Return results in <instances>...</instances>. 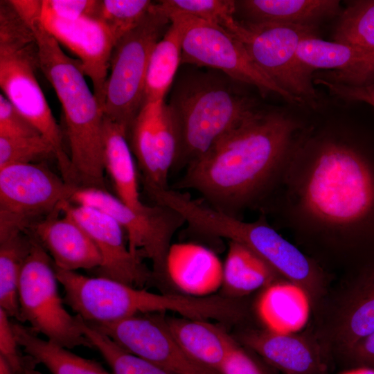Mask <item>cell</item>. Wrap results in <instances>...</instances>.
Instances as JSON below:
<instances>
[{
  "label": "cell",
  "mask_w": 374,
  "mask_h": 374,
  "mask_svg": "<svg viewBox=\"0 0 374 374\" xmlns=\"http://www.w3.org/2000/svg\"><path fill=\"white\" fill-rule=\"evenodd\" d=\"M127 139L146 192L169 188L168 177L181 145L179 124L169 104L165 100L144 103Z\"/></svg>",
  "instance_id": "cell-14"
},
{
  "label": "cell",
  "mask_w": 374,
  "mask_h": 374,
  "mask_svg": "<svg viewBox=\"0 0 374 374\" xmlns=\"http://www.w3.org/2000/svg\"><path fill=\"white\" fill-rule=\"evenodd\" d=\"M220 374H262L254 361L237 345L224 362Z\"/></svg>",
  "instance_id": "cell-40"
},
{
  "label": "cell",
  "mask_w": 374,
  "mask_h": 374,
  "mask_svg": "<svg viewBox=\"0 0 374 374\" xmlns=\"http://www.w3.org/2000/svg\"><path fill=\"white\" fill-rule=\"evenodd\" d=\"M176 342L191 359L220 373L221 367L231 350L238 345L221 327L209 320L165 317Z\"/></svg>",
  "instance_id": "cell-22"
},
{
  "label": "cell",
  "mask_w": 374,
  "mask_h": 374,
  "mask_svg": "<svg viewBox=\"0 0 374 374\" xmlns=\"http://www.w3.org/2000/svg\"><path fill=\"white\" fill-rule=\"evenodd\" d=\"M238 39L256 65L276 84L294 97L314 103L312 74L299 63L301 41L315 34V26L252 24L234 19L224 28Z\"/></svg>",
  "instance_id": "cell-10"
},
{
  "label": "cell",
  "mask_w": 374,
  "mask_h": 374,
  "mask_svg": "<svg viewBox=\"0 0 374 374\" xmlns=\"http://www.w3.org/2000/svg\"><path fill=\"white\" fill-rule=\"evenodd\" d=\"M153 3L149 0L98 1L95 17L105 23L118 40L141 20Z\"/></svg>",
  "instance_id": "cell-34"
},
{
  "label": "cell",
  "mask_w": 374,
  "mask_h": 374,
  "mask_svg": "<svg viewBox=\"0 0 374 374\" xmlns=\"http://www.w3.org/2000/svg\"><path fill=\"white\" fill-rule=\"evenodd\" d=\"M297 57L309 73L330 70L317 78L353 86L374 82V53L319 38L316 34L300 42Z\"/></svg>",
  "instance_id": "cell-19"
},
{
  "label": "cell",
  "mask_w": 374,
  "mask_h": 374,
  "mask_svg": "<svg viewBox=\"0 0 374 374\" xmlns=\"http://www.w3.org/2000/svg\"><path fill=\"white\" fill-rule=\"evenodd\" d=\"M345 353L357 366L374 370V333L357 342Z\"/></svg>",
  "instance_id": "cell-41"
},
{
  "label": "cell",
  "mask_w": 374,
  "mask_h": 374,
  "mask_svg": "<svg viewBox=\"0 0 374 374\" xmlns=\"http://www.w3.org/2000/svg\"><path fill=\"white\" fill-rule=\"evenodd\" d=\"M57 282L51 258L32 235L19 277L18 322L28 323L34 332L66 348H93L81 329L79 317L64 308Z\"/></svg>",
  "instance_id": "cell-9"
},
{
  "label": "cell",
  "mask_w": 374,
  "mask_h": 374,
  "mask_svg": "<svg viewBox=\"0 0 374 374\" xmlns=\"http://www.w3.org/2000/svg\"><path fill=\"white\" fill-rule=\"evenodd\" d=\"M181 62V34L170 22L163 37L155 44L148 64L144 103L164 100Z\"/></svg>",
  "instance_id": "cell-29"
},
{
  "label": "cell",
  "mask_w": 374,
  "mask_h": 374,
  "mask_svg": "<svg viewBox=\"0 0 374 374\" xmlns=\"http://www.w3.org/2000/svg\"><path fill=\"white\" fill-rule=\"evenodd\" d=\"M339 12L336 0H240L235 1L234 16L252 24L315 26Z\"/></svg>",
  "instance_id": "cell-23"
},
{
  "label": "cell",
  "mask_w": 374,
  "mask_h": 374,
  "mask_svg": "<svg viewBox=\"0 0 374 374\" xmlns=\"http://www.w3.org/2000/svg\"><path fill=\"white\" fill-rule=\"evenodd\" d=\"M103 145L105 170L109 173L116 197L130 208L146 207L140 199L138 170L130 148L127 132L104 116Z\"/></svg>",
  "instance_id": "cell-25"
},
{
  "label": "cell",
  "mask_w": 374,
  "mask_h": 374,
  "mask_svg": "<svg viewBox=\"0 0 374 374\" xmlns=\"http://www.w3.org/2000/svg\"><path fill=\"white\" fill-rule=\"evenodd\" d=\"M88 324L128 353L179 374H197L206 368L181 349L163 313L139 314L115 321Z\"/></svg>",
  "instance_id": "cell-15"
},
{
  "label": "cell",
  "mask_w": 374,
  "mask_h": 374,
  "mask_svg": "<svg viewBox=\"0 0 374 374\" xmlns=\"http://www.w3.org/2000/svg\"><path fill=\"white\" fill-rule=\"evenodd\" d=\"M98 3L91 0H44L42 12L65 20L95 17Z\"/></svg>",
  "instance_id": "cell-38"
},
{
  "label": "cell",
  "mask_w": 374,
  "mask_h": 374,
  "mask_svg": "<svg viewBox=\"0 0 374 374\" xmlns=\"http://www.w3.org/2000/svg\"><path fill=\"white\" fill-rule=\"evenodd\" d=\"M309 296L302 287L289 280L265 287L256 308L266 330L292 334L303 328L310 314Z\"/></svg>",
  "instance_id": "cell-24"
},
{
  "label": "cell",
  "mask_w": 374,
  "mask_h": 374,
  "mask_svg": "<svg viewBox=\"0 0 374 374\" xmlns=\"http://www.w3.org/2000/svg\"><path fill=\"white\" fill-rule=\"evenodd\" d=\"M78 187L66 182L44 163L0 169V241L26 231L65 201Z\"/></svg>",
  "instance_id": "cell-11"
},
{
  "label": "cell",
  "mask_w": 374,
  "mask_h": 374,
  "mask_svg": "<svg viewBox=\"0 0 374 374\" xmlns=\"http://www.w3.org/2000/svg\"><path fill=\"white\" fill-rule=\"evenodd\" d=\"M279 275L263 259L242 244L229 241L223 265L222 286L226 294L239 296L277 281Z\"/></svg>",
  "instance_id": "cell-28"
},
{
  "label": "cell",
  "mask_w": 374,
  "mask_h": 374,
  "mask_svg": "<svg viewBox=\"0 0 374 374\" xmlns=\"http://www.w3.org/2000/svg\"><path fill=\"white\" fill-rule=\"evenodd\" d=\"M197 374H220V373L216 371H214L213 370L208 369L207 368H205Z\"/></svg>",
  "instance_id": "cell-44"
},
{
  "label": "cell",
  "mask_w": 374,
  "mask_h": 374,
  "mask_svg": "<svg viewBox=\"0 0 374 374\" xmlns=\"http://www.w3.org/2000/svg\"><path fill=\"white\" fill-rule=\"evenodd\" d=\"M17 341L35 363L44 365L51 374H113L91 359L77 355L69 349L40 338L29 327L12 321Z\"/></svg>",
  "instance_id": "cell-26"
},
{
  "label": "cell",
  "mask_w": 374,
  "mask_h": 374,
  "mask_svg": "<svg viewBox=\"0 0 374 374\" xmlns=\"http://www.w3.org/2000/svg\"><path fill=\"white\" fill-rule=\"evenodd\" d=\"M336 332L345 353L374 333V262L366 267L350 292Z\"/></svg>",
  "instance_id": "cell-27"
},
{
  "label": "cell",
  "mask_w": 374,
  "mask_h": 374,
  "mask_svg": "<svg viewBox=\"0 0 374 374\" xmlns=\"http://www.w3.org/2000/svg\"><path fill=\"white\" fill-rule=\"evenodd\" d=\"M170 24L153 3L148 13L116 43L110 59L103 103L104 116L127 133L144 103L148 62L157 42Z\"/></svg>",
  "instance_id": "cell-8"
},
{
  "label": "cell",
  "mask_w": 374,
  "mask_h": 374,
  "mask_svg": "<svg viewBox=\"0 0 374 374\" xmlns=\"http://www.w3.org/2000/svg\"><path fill=\"white\" fill-rule=\"evenodd\" d=\"M54 268L64 288V303L88 323L112 322L151 312H174L189 318H199L204 312L205 303L200 298L154 293L109 278L89 277L55 265Z\"/></svg>",
  "instance_id": "cell-7"
},
{
  "label": "cell",
  "mask_w": 374,
  "mask_h": 374,
  "mask_svg": "<svg viewBox=\"0 0 374 374\" xmlns=\"http://www.w3.org/2000/svg\"><path fill=\"white\" fill-rule=\"evenodd\" d=\"M26 24L35 35L39 69L62 107L76 184L105 188L103 107L85 80L80 62L64 53L41 17Z\"/></svg>",
  "instance_id": "cell-3"
},
{
  "label": "cell",
  "mask_w": 374,
  "mask_h": 374,
  "mask_svg": "<svg viewBox=\"0 0 374 374\" xmlns=\"http://www.w3.org/2000/svg\"><path fill=\"white\" fill-rule=\"evenodd\" d=\"M25 374H42L40 372L35 369V367H30L28 368Z\"/></svg>",
  "instance_id": "cell-45"
},
{
  "label": "cell",
  "mask_w": 374,
  "mask_h": 374,
  "mask_svg": "<svg viewBox=\"0 0 374 374\" xmlns=\"http://www.w3.org/2000/svg\"><path fill=\"white\" fill-rule=\"evenodd\" d=\"M298 181L299 206L312 222L374 244V157L369 152L323 140L311 150Z\"/></svg>",
  "instance_id": "cell-2"
},
{
  "label": "cell",
  "mask_w": 374,
  "mask_h": 374,
  "mask_svg": "<svg viewBox=\"0 0 374 374\" xmlns=\"http://www.w3.org/2000/svg\"><path fill=\"white\" fill-rule=\"evenodd\" d=\"M84 335L109 366L113 374H179L132 355L80 317Z\"/></svg>",
  "instance_id": "cell-32"
},
{
  "label": "cell",
  "mask_w": 374,
  "mask_h": 374,
  "mask_svg": "<svg viewBox=\"0 0 374 374\" xmlns=\"http://www.w3.org/2000/svg\"><path fill=\"white\" fill-rule=\"evenodd\" d=\"M314 84L326 87L330 93L346 101H359L374 107V82L361 86H353L316 78Z\"/></svg>",
  "instance_id": "cell-39"
},
{
  "label": "cell",
  "mask_w": 374,
  "mask_h": 374,
  "mask_svg": "<svg viewBox=\"0 0 374 374\" xmlns=\"http://www.w3.org/2000/svg\"><path fill=\"white\" fill-rule=\"evenodd\" d=\"M10 317L0 308V357L15 374H24L28 356L22 355L15 336Z\"/></svg>",
  "instance_id": "cell-36"
},
{
  "label": "cell",
  "mask_w": 374,
  "mask_h": 374,
  "mask_svg": "<svg viewBox=\"0 0 374 374\" xmlns=\"http://www.w3.org/2000/svg\"><path fill=\"white\" fill-rule=\"evenodd\" d=\"M62 211L71 215L89 235L102 258L98 269L100 276L109 278L142 288L154 278L142 262L134 256L125 243L123 229L107 213L87 205L65 201Z\"/></svg>",
  "instance_id": "cell-16"
},
{
  "label": "cell",
  "mask_w": 374,
  "mask_h": 374,
  "mask_svg": "<svg viewBox=\"0 0 374 374\" xmlns=\"http://www.w3.org/2000/svg\"><path fill=\"white\" fill-rule=\"evenodd\" d=\"M41 21L59 44L78 56L103 109L110 59L118 41L116 37L105 23L93 17L65 20L42 12Z\"/></svg>",
  "instance_id": "cell-17"
},
{
  "label": "cell",
  "mask_w": 374,
  "mask_h": 374,
  "mask_svg": "<svg viewBox=\"0 0 374 374\" xmlns=\"http://www.w3.org/2000/svg\"><path fill=\"white\" fill-rule=\"evenodd\" d=\"M26 231L44 248L53 265L63 270L98 269L102 258L96 246L81 226L60 206L33 224Z\"/></svg>",
  "instance_id": "cell-18"
},
{
  "label": "cell",
  "mask_w": 374,
  "mask_h": 374,
  "mask_svg": "<svg viewBox=\"0 0 374 374\" xmlns=\"http://www.w3.org/2000/svg\"><path fill=\"white\" fill-rule=\"evenodd\" d=\"M157 4L168 18L186 15L224 28L235 18V1L232 0H163Z\"/></svg>",
  "instance_id": "cell-33"
},
{
  "label": "cell",
  "mask_w": 374,
  "mask_h": 374,
  "mask_svg": "<svg viewBox=\"0 0 374 374\" xmlns=\"http://www.w3.org/2000/svg\"><path fill=\"white\" fill-rule=\"evenodd\" d=\"M181 34V62L207 66L256 87L262 95L274 93L287 101L304 103L269 79L253 62L242 43L223 27L192 17H169Z\"/></svg>",
  "instance_id": "cell-12"
},
{
  "label": "cell",
  "mask_w": 374,
  "mask_h": 374,
  "mask_svg": "<svg viewBox=\"0 0 374 374\" xmlns=\"http://www.w3.org/2000/svg\"><path fill=\"white\" fill-rule=\"evenodd\" d=\"M38 50L31 28L8 2L0 4V87L3 95L52 145L61 176L75 185L62 134L38 83Z\"/></svg>",
  "instance_id": "cell-5"
},
{
  "label": "cell",
  "mask_w": 374,
  "mask_h": 374,
  "mask_svg": "<svg viewBox=\"0 0 374 374\" xmlns=\"http://www.w3.org/2000/svg\"><path fill=\"white\" fill-rule=\"evenodd\" d=\"M297 128L282 112L258 109L190 163L172 189L195 190L211 208L238 217L270 188Z\"/></svg>",
  "instance_id": "cell-1"
},
{
  "label": "cell",
  "mask_w": 374,
  "mask_h": 374,
  "mask_svg": "<svg viewBox=\"0 0 374 374\" xmlns=\"http://www.w3.org/2000/svg\"><path fill=\"white\" fill-rule=\"evenodd\" d=\"M166 277L184 294L206 297L223 282V265L210 249L192 242L172 244L166 263Z\"/></svg>",
  "instance_id": "cell-20"
},
{
  "label": "cell",
  "mask_w": 374,
  "mask_h": 374,
  "mask_svg": "<svg viewBox=\"0 0 374 374\" xmlns=\"http://www.w3.org/2000/svg\"><path fill=\"white\" fill-rule=\"evenodd\" d=\"M342 374H374V370L366 366H357L344 372Z\"/></svg>",
  "instance_id": "cell-42"
},
{
  "label": "cell",
  "mask_w": 374,
  "mask_h": 374,
  "mask_svg": "<svg viewBox=\"0 0 374 374\" xmlns=\"http://www.w3.org/2000/svg\"><path fill=\"white\" fill-rule=\"evenodd\" d=\"M0 374H15L1 357H0Z\"/></svg>",
  "instance_id": "cell-43"
},
{
  "label": "cell",
  "mask_w": 374,
  "mask_h": 374,
  "mask_svg": "<svg viewBox=\"0 0 374 374\" xmlns=\"http://www.w3.org/2000/svg\"><path fill=\"white\" fill-rule=\"evenodd\" d=\"M32 235L22 231L0 241V308L19 321V282Z\"/></svg>",
  "instance_id": "cell-30"
},
{
  "label": "cell",
  "mask_w": 374,
  "mask_h": 374,
  "mask_svg": "<svg viewBox=\"0 0 374 374\" xmlns=\"http://www.w3.org/2000/svg\"><path fill=\"white\" fill-rule=\"evenodd\" d=\"M69 201L93 206L111 215L125 232L130 252L152 262L154 277H166V257L172 238L186 223L178 212L159 204L134 210L105 188L94 187L78 188Z\"/></svg>",
  "instance_id": "cell-13"
},
{
  "label": "cell",
  "mask_w": 374,
  "mask_h": 374,
  "mask_svg": "<svg viewBox=\"0 0 374 374\" xmlns=\"http://www.w3.org/2000/svg\"><path fill=\"white\" fill-rule=\"evenodd\" d=\"M51 156L55 157L54 149L42 135L0 136V169L10 165L34 163Z\"/></svg>",
  "instance_id": "cell-35"
},
{
  "label": "cell",
  "mask_w": 374,
  "mask_h": 374,
  "mask_svg": "<svg viewBox=\"0 0 374 374\" xmlns=\"http://www.w3.org/2000/svg\"><path fill=\"white\" fill-rule=\"evenodd\" d=\"M332 39L374 53V0L349 1L339 16Z\"/></svg>",
  "instance_id": "cell-31"
},
{
  "label": "cell",
  "mask_w": 374,
  "mask_h": 374,
  "mask_svg": "<svg viewBox=\"0 0 374 374\" xmlns=\"http://www.w3.org/2000/svg\"><path fill=\"white\" fill-rule=\"evenodd\" d=\"M155 200L178 212L193 231L242 244L280 276L300 285L309 295L314 291L318 279L314 264L263 219L244 222L170 188L158 191Z\"/></svg>",
  "instance_id": "cell-6"
},
{
  "label": "cell",
  "mask_w": 374,
  "mask_h": 374,
  "mask_svg": "<svg viewBox=\"0 0 374 374\" xmlns=\"http://www.w3.org/2000/svg\"><path fill=\"white\" fill-rule=\"evenodd\" d=\"M244 344L285 374H321L324 370L319 350L305 339L268 330L244 335Z\"/></svg>",
  "instance_id": "cell-21"
},
{
  "label": "cell",
  "mask_w": 374,
  "mask_h": 374,
  "mask_svg": "<svg viewBox=\"0 0 374 374\" xmlns=\"http://www.w3.org/2000/svg\"><path fill=\"white\" fill-rule=\"evenodd\" d=\"M238 82L214 69L189 72L176 81L168 104L179 124L181 145L172 172L186 168L258 110Z\"/></svg>",
  "instance_id": "cell-4"
},
{
  "label": "cell",
  "mask_w": 374,
  "mask_h": 374,
  "mask_svg": "<svg viewBox=\"0 0 374 374\" xmlns=\"http://www.w3.org/2000/svg\"><path fill=\"white\" fill-rule=\"evenodd\" d=\"M41 135L2 93L0 94V136L17 137Z\"/></svg>",
  "instance_id": "cell-37"
}]
</instances>
